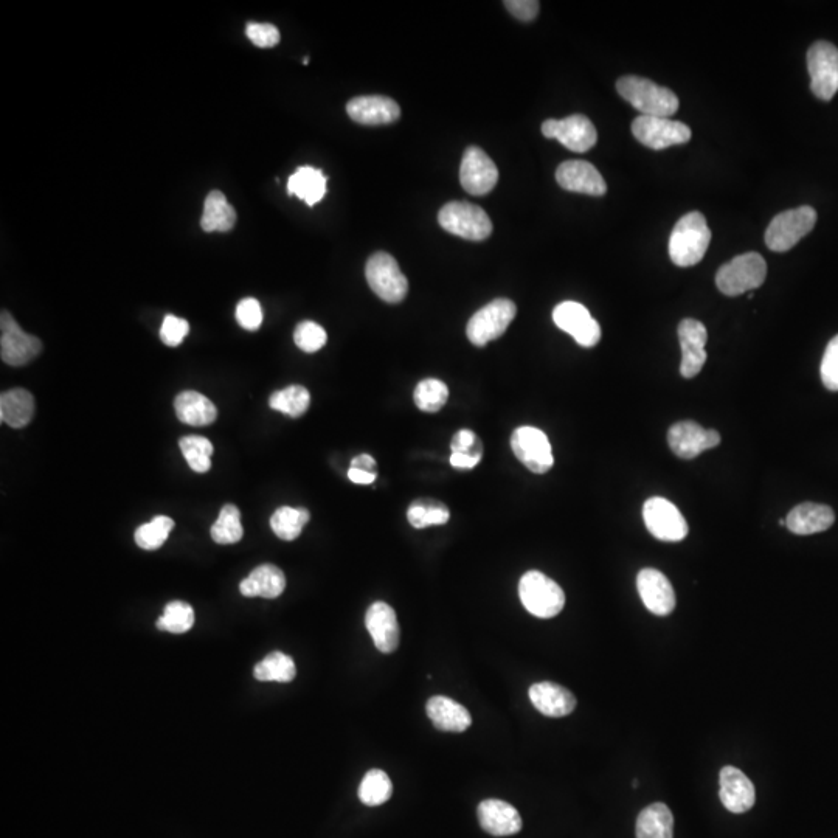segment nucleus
I'll return each mask as SVG.
<instances>
[{
  "mask_svg": "<svg viewBox=\"0 0 838 838\" xmlns=\"http://www.w3.org/2000/svg\"><path fill=\"white\" fill-rule=\"evenodd\" d=\"M711 241V230L702 213L691 212L682 216L669 238V257L679 267L699 264L705 257Z\"/></svg>",
  "mask_w": 838,
  "mask_h": 838,
  "instance_id": "1",
  "label": "nucleus"
},
{
  "mask_svg": "<svg viewBox=\"0 0 838 838\" xmlns=\"http://www.w3.org/2000/svg\"><path fill=\"white\" fill-rule=\"evenodd\" d=\"M617 91L645 117L669 118L679 111L677 95L646 78L634 75L620 78L617 81Z\"/></svg>",
  "mask_w": 838,
  "mask_h": 838,
  "instance_id": "2",
  "label": "nucleus"
},
{
  "mask_svg": "<svg viewBox=\"0 0 838 838\" xmlns=\"http://www.w3.org/2000/svg\"><path fill=\"white\" fill-rule=\"evenodd\" d=\"M519 596L523 607L534 617L548 620L556 617L565 606V593L558 582L544 573L531 570L519 582Z\"/></svg>",
  "mask_w": 838,
  "mask_h": 838,
  "instance_id": "3",
  "label": "nucleus"
},
{
  "mask_svg": "<svg viewBox=\"0 0 838 838\" xmlns=\"http://www.w3.org/2000/svg\"><path fill=\"white\" fill-rule=\"evenodd\" d=\"M767 277L766 260L756 252L744 253L717 271L716 286L728 297H738L762 286Z\"/></svg>",
  "mask_w": 838,
  "mask_h": 838,
  "instance_id": "4",
  "label": "nucleus"
},
{
  "mask_svg": "<svg viewBox=\"0 0 838 838\" xmlns=\"http://www.w3.org/2000/svg\"><path fill=\"white\" fill-rule=\"evenodd\" d=\"M817 224V212L809 205L775 216L767 227L766 244L773 252H787L809 235Z\"/></svg>",
  "mask_w": 838,
  "mask_h": 838,
  "instance_id": "5",
  "label": "nucleus"
},
{
  "mask_svg": "<svg viewBox=\"0 0 838 838\" xmlns=\"http://www.w3.org/2000/svg\"><path fill=\"white\" fill-rule=\"evenodd\" d=\"M438 222L446 232L468 241H485L492 233L488 213L469 202H449L443 205L438 213Z\"/></svg>",
  "mask_w": 838,
  "mask_h": 838,
  "instance_id": "6",
  "label": "nucleus"
},
{
  "mask_svg": "<svg viewBox=\"0 0 838 838\" xmlns=\"http://www.w3.org/2000/svg\"><path fill=\"white\" fill-rule=\"evenodd\" d=\"M370 288L384 302L401 303L409 292V281L406 275L399 269L398 261L385 252H376L371 255L365 267Z\"/></svg>",
  "mask_w": 838,
  "mask_h": 838,
  "instance_id": "7",
  "label": "nucleus"
},
{
  "mask_svg": "<svg viewBox=\"0 0 838 838\" xmlns=\"http://www.w3.org/2000/svg\"><path fill=\"white\" fill-rule=\"evenodd\" d=\"M517 308L508 298H497L485 308L475 312L466 326V336L475 347H485L492 340L499 339L516 317Z\"/></svg>",
  "mask_w": 838,
  "mask_h": 838,
  "instance_id": "8",
  "label": "nucleus"
},
{
  "mask_svg": "<svg viewBox=\"0 0 838 838\" xmlns=\"http://www.w3.org/2000/svg\"><path fill=\"white\" fill-rule=\"evenodd\" d=\"M807 67L815 97L832 100L838 92V49L831 42L818 41L807 52Z\"/></svg>",
  "mask_w": 838,
  "mask_h": 838,
  "instance_id": "9",
  "label": "nucleus"
},
{
  "mask_svg": "<svg viewBox=\"0 0 838 838\" xmlns=\"http://www.w3.org/2000/svg\"><path fill=\"white\" fill-rule=\"evenodd\" d=\"M511 449L517 460L534 474H545L555 465L550 440L536 427H519L511 437Z\"/></svg>",
  "mask_w": 838,
  "mask_h": 838,
  "instance_id": "10",
  "label": "nucleus"
},
{
  "mask_svg": "<svg viewBox=\"0 0 838 838\" xmlns=\"http://www.w3.org/2000/svg\"><path fill=\"white\" fill-rule=\"evenodd\" d=\"M646 528L658 541L680 542L688 536V523L677 506L663 497H652L643 506Z\"/></svg>",
  "mask_w": 838,
  "mask_h": 838,
  "instance_id": "11",
  "label": "nucleus"
},
{
  "mask_svg": "<svg viewBox=\"0 0 838 838\" xmlns=\"http://www.w3.org/2000/svg\"><path fill=\"white\" fill-rule=\"evenodd\" d=\"M42 351V342L38 337L22 331L21 326L11 317L10 312L2 311L0 317V356L11 367H22L32 362Z\"/></svg>",
  "mask_w": 838,
  "mask_h": 838,
  "instance_id": "12",
  "label": "nucleus"
},
{
  "mask_svg": "<svg viewBox=\"0 0 838 838\" xmlns=\"http://www.w3.org/2000/svg\"><path fill=\"white\" fill-rule=\"evenodd\" d=\"M632 134L641 145L651 149H666L669 146L683 145L690 142L691 129L682 122L671 118L640 117L632 123Z\"/></svg>",
  "mask_w": 838,
  "mask_h": 838,
  "instance_id": "13",
  "label": "nucleus"
},
{
  "mask_svg": "<svg viewBox=\"0 0 838 838\" xmlns=\"http://www.w3.org/2000/svg\"><path fill=\"white\" fill-rule=\"evenodd\" d=\"M547 139H556L573 153H587L596 145L598 134L586 115H570L564 120H547L542 125Z\"/></svg>",
  "mask_w": 838,
  "mask_h": 838,
  "instance_id": "14",
  "label": "nucleus"
},
{
  "mask_svg": "<svg viewBox=\"0 0 838 838\" xmlns=\"http://www.w3.org/2000/svg\"><path fill=\"white\" fill-rule=\"evenodd\" d=\"M499 181V170L491 157L478 146H469L461 160L460 182L469 194L485 196Z\"/></svg>",
  "mask_w": 838,
  "mask_h": 838,
  "instance_id": "15",
  "label": "nucleus"
},
{
  "mask_svg": "<svg viewBox=\"0 0 838 838\" xmlns=\"http://www.w3.org/2000/svg\"><path fill=\"white\" fill-rule=\"evenodd\" d=\"M553 322L564 333L570 334L581 347L592 348L600 342V323L590 316L589 309L581 303L564 302L556 306Z\"/></svg>",
  "mask_w": 838,
  "mask_h": 838,
  "instance_id": "16",
  "label": "nucleus"
},
{
  "mask_svg": "<svg viewBox=\"0 0 838 838\" xmlns=\"http://www.w3.org/2000/svg\"><path fill=\"white\" fill-rule=\"evenodd\" d=\"M671 451L683 460H693L702 452L710 451L721 444V435L713 429H703L694 421H680L668 432Z\"/></svg>",
  "mask_w": 838,
  "mask_h": 838,
  "instance_id": "17",
  "label": "nucleus"
},
{
  "mask_svg": "<svg viewBox=\"0 0 838 838\" xmlns=\"http://www.w3.org/2000/svg\"><path fill=\"white\" fill-rule=\"evenodd\" d=\"M680 348H682V364L680 374L685 379L696 378L707 362L708 333L707 328L699 320L685 319L679 325Z\"/></svg>",
  "mask_w": 838,
  "mask_h": 838,
  "instance_id": "18",
  "label": "nucleus"
},
{
  "mask_svg": "<svg viewBox=\"0 0 838 838\" xmlns=\"http://www.w3.org/2000/svg\"><path fill=\"white\" fill-rule=\"evenodd\" d=\"M637 589L646 609L657 617H666L676 607V593L660 570L643 568L637 576Z\"/></svg>",
  "mask_w": 838,
  "mask_h": 838,
  "instance_id": "19",
  "label": "nucleus"
},
{
  "mask_svg": "<svg viewBox=\"0 0 838 838\" xmlns=\"http://www.w3.org/2000/svg\"><path fill=\"white\" fill-rule=\"evenodd\" d=\"M556 181L564 190L573 193L604 196L607 191L606 181L592 163L584 160H568L561 163L556 171Z\"/></svg>",
  "mask_w": 838,
  "mask_h": 838,
  "instance_id": "20",
  "label": "nucleus"
},
{
  "mask_svg": "<svg viewBox=\"0 0 838 838\" xmlns=\"http://www.w3.org/2000/svg\"><path fill=\"white\" fill-rule=\"evenodd\" d=\"M365 626L373 638L374 646L382 654H392L398 649L401 629L393 607L382 601L371 604L365 615Z\"/></svg>",
  "mask_w": 838,
  "mask_h": 838,
  "instance_id": "21",
  "label": "nucleus"
},
{
  "mask_svg": "<svg viewBox=\"0 0 838 838\" xmlns=\"http://www.w3.org/2000/svg\"><path fill=\"white\" fill-rule=\"evenodd\" d=\"M719 784H721L719 797L727 811L733 814H744L755 806V786L738 767H724L719 775Z\"/></svg>",
  "mask_w": 838,
  "mask_h": 838,
  "instance_id": "22",
  "label": "nucleus"
},
{
  "mask_svg": "<svg viewBox=\"0 0 838 838\" xmlns=\"http://www.w3.org/2000/svg\"><path fill=\"white\" fill-rule=\"evenodd\" d=\"M353 122L365 126L390 125L401 117V108L395 100L382 95L356 97L347 104Z\"/></svg>",
  "mask_w": 838,
  "mask_h": 838,
  "instance_id": "23",
  "label": "nucleus"
},
{
  "mask_svg": "<svg viewBox=\"0 0 838 838\" xmlns=\"http://www.w3.org/2000/svg\"><path fill=\"white\" fill-rule=\"evenodd\" d=\"M478 823L494 837H508L522 829V818L516 807L502 800H485L478 804Z\"/></svg>",
  "mask_w": 838,
  "mask_h": 838,
  "instance_id": "24",
  "label": "nucleus"
},
{
  "mask_svg": "<svg viewBox=\"0 0 838 838\" xmlns=\"http://www.w3.org/2000/svg\"><path fill=\"white\" fill-rule=\"evenodd\" d=\"M528 694L534 708L547 717L568 716L576 708V697L573 696L572 691H568L558 683H534Z\"/></svg>",
  "mask_w": 838,
  "mask_h": 838,
  "instance_id": "25",
  "label": "nucleus"
},
{
  "mask_svg": "<svg viewBox=\"0 0 838 838\" xmlns=\"http://www.w3.org/2000/svg\"><path fill=\"white\" fill-rule=\"evenodd\" d=\"M834 511L818 503H801L795 506L786 517L787 530L798 536L823 533L834 525Z\"/></svg>",
  "mask_w": 838,
  "mask_h": 838,
  "instance_id": "26",
  "label": "nucleus"
},
{
  "mask_svg": "<svg viewBox=\"0 0 838 838\" xmlns=\"http://www.w3.org/2000/svg\"><path fill=\"white\" fill-rule=\"evenodd\" d=\"M426 711L432 724L441 731L463 733L472 724L471 713L451 697H430Z\"/></svg>",
  "mask_w": 838,
  "mask_h": 838,
  "instance_id": "27",
  "label": "nucleus"
},
{
  "mask_svg": "<svg viewBox=\"0 0 838 838\" xmlns=\"http://www.w3.org/2000/svg\"><path fill=\"white\" fill-rule=\"evenodd\" d=\"M286 589V576L272 564L260 565L239 584V592L246 598L275 600Z\"/></svg>",
  "mask_w": 838,
  "mask_h": 838,
  "instance_id": "28",
  "label": "nucleus"
},
{
  "mask_svg": "<svg viewBox=\"0 0 838 838\" xmlns=\"http://www.w3.org/2000/svg\"><path fill=\"white\" fill-rule=\"evenodd\" d=\"M174 409H176L179 421L188 424V426H210L218 418V409H216L215 404L202 393L191 392V390L177 395L176 401H174Z\"/></svg>",
  "mask_w": 838,
  "mask_h": 838,
  "instance_id": "29",
  "label": "nucleus"
},
{
  "mask_svg": "<svg viewBox=\"0 0 838 838\" xmlns=\"http://www.w3.org/2000/svg\"><path fill=\"white\" fill-rule=\"evenodd\" d=\"M35 398L24 388H13L0 396V419L13 429H22L32 421Z\"/></svg>",
  "mask_w": 838,
  "mask_h": 838,
  "instance_id": "30",
  "label": "nucleus"
},
{
  "mask_svg": "<svg viewBox=\"0 0 838 838\" xmlns=\"http://www.w3.org/2000/svg\"><path fill=\"white\" fill-rule=\"evenodd\" d=\"M637 838H672L674 817L665 803H654L645 807L637 818Z\"/></svg>",
  "mask_w": 838,
  "mask_h": 838,
  "instance_id": "31",
  "label": "nucleus"
},
{
  "mask_svg": "<svg viewBox=\"0 0 838 838\" xmlns=\"http://www.w3.org/2000/svg\"><path fill=\"white\" fill-rule=\"evenodd\" d=\"M235 208L227 201L221 191L215 190L208 194L204 202V215L201 227L204 232H230L235 226Z\"/></svg>",
  "mask_w": 838,
  "mask_h": 838,
  "instance_id": "32",
  "label": "nucleus"
},
{
  "mask_svg": "<svg viewBox=\"0 0 838 838\" xmlns=\"http://www.w3.org/2000/svg\"><path fill=\"white\" fill-rule=\"evenodd\" d=\"M288 190L308 205L322 201L326 193V177L314 167H300L289 177Z\"/></svg>",
  "mask_w": 838,
  "mask_h": 838,
  "instance_id": "33",
  "label": "nucleus"
},
{
  "mask_svg": "<svg viewBox=\"0 0 838 838\" xmlns=\"http://www.w3.org/2000/svg\"><path fill=\"white\" fill-rule=\"evenodd\" d=\"M253 676L260 682H292L297 676L294 660L283 652H272L261 660L255 669Z\"/></svg>",
  "mask_w": 838,
  "mask_h": 838,
  "instance_id": "34",
  "label": "nucleus"
},
{
  "mask_svg": "<svg viewBox=\"0 0 838 838\" xmlns=\"http://www.w3.org/2000/svg\"><path fill=\"white\" fill-rule=\"evenodd\" d=\"M309 511L305 508H292V506H281L272 514L271 528L283 541H295L306 523L309 522Z\"/></svg>",
  "mask_w": 838,
  "mask_h": 838,
  "instance_id": "35",
  "label": "nucleus"
},
{
  "mask_svg": "<svg viewBox=\"0 0 838 838\" xmlns=\"http://www.w3.org/2000/svg\"><path fill=\"white\" fill-rule=\"evenodd\" d=\"M393 795V784L390 776L381 769H373L364 776L359 786V800L365 806H381L387 803Z\"/></svg>",
  "mask_w": 838,
  "mask_h": 838,
  "instance_id": "36",
  "label": "nucleus"
},
{
  "mask_svg": "<svg viewBox=\"0 0 838 838\" xmlns=\"http://www.w3.org/2000/svg\"><path fill=\"white\" fill-rule=\"evenodd\" d=\"M309 404H311V395L302 385H291V387L284 388L280 392H275L269 399L271 409L291 416V418H300V416L305 415L308 412Z\"/></svg>",
  "mask_w": 838,
  "mask_h": 838,
  "instance_id": "37",
  "label": "nucleus"
},
{
  "mask_svg": "<svg viewBox=\"0 0 838 838\" xmlns=\"http://www.w3.org/2000/svg\"><path fill=\"white\" fill-rule=\"evenodd\" d=\"M449 508L444 503L435 500H418L410 505L407 511V519L410 525L418 530L433 527V525H444L449 522Z\"/></svg>",
  "mask_w": 838,
  "mask_h": 838,
  "instance_id": "38",
  "label": "nucleus"
},
{
  "mask_svg": "<svg viewBox=\"0 0 838 838\" xmlns=\"http://www.w3.org/2000/svg\"><path fill=\"white\" fill-rule=\"evenodd\" d=\"M212 539L216 544L232 545L241 541L244 536L243 525H241V513L232 503L224 505L218 519L213 523Z\"/></svg>",
  "mask_w": 838,
  "mask_h": 838,
  "instance_id": "39",
  "label": "nucleus"
},
{
  "mask_svg": "<svg viewBox=\"0 0 838 838\" xmlns=\"http://www.w3.org/2000/svg\"><path fill=\"white\" fill-rule=\"evenodd\" d=\"M182 454L188 466L198 474H205L212 468L213 444L204 437H184L179 441Z\"/></svg>",
  "mask_w": 838,
  "mask_h": 838,
  "instance_id": "40",
  "label": "nucleus"
},
{
  "mask_svg": "<svg viewBox=\"0 0 838 838\" xmlns=\"http://www.w3.org/2000/svg\"><path fill=\"white\" fill-rule=\"evenodd\" d=\"M194 626V610L184 601H171L165 606L162 617L157 620V629L170 634H185Z\"/></svg>",
  "mask_w": 838,
  "mask_h": 838,
  "instance_id": "41",
  "label": "nucleus"
},
{
  "mask_svg": "<svg viewBox=\"0 0 838 838\" xmlns=\"http://www.w3.org/2000/svg\"><path fill=\"white\" fill-rule=\"evenodd\" d=\"M174 528V520L167 516L154 517L151 522L137 528L134 539L140 548L146 551L159 550Z\"/></svg>",
  "mask_w": 838,
  "mask_h": 838,
  "instance_id": "42",
  "label": "nucleus"
},
{
  "mask_svg": "<svg viewBox=\"0 0 838 838\" xmlns=\"http://www.w3.org/2000/svg\"><path fill=\"white\" fill-rule=\"evenodd\" d=\"M449 388L438 379H424L415 388V404L419 410L437 413L446 406Z\"/></svg>",
  "mask_w": 838,
  "mask_h": 838,
  "instance_id": "43",
  "label": "nucleus"
},
{
  "mask_svg": "<svg viewBox=\"0 0 838 838\" xmlns=\"http://www.w3.org/2000/svg\"><path fill=\"white\" fill-rule=\"evenodd\" d=\"M294 340L295 345L305 353H317L325 347L328 336H326V331L322 326L317 325L316 322L306 320L295 328Z\"/></svg>",
  "mask_w": 838,
  "mask_h": 838,
  "instance_id": "44",
  "label": "nucleus"
},
{
  "mask_svg": "<svg viewBox=\"0 0 838 838\" xmlns=\"http://www.w3.org/2000/svg\"><path fill=\"white\" fill-rule=\"evenodd\" d=\"M821 381L829 392H838V336H835L826 347L825 356L821 361Z\"/></svg>",
  "mask_w": 838,
  "mask_h": 838,
  "instance_id": "45",
  "label": "nucleus"
},
{
  "mask_svg": "<svg viewBox=\"0 0 838 838\" xmlns=\"http://www.w3.org/2000/svg\"><path fill=\"white\" fill-rule=\"evenodd\" d=\"M236 320L247 331H257L263 323V309L255 298H244L236 306Z\"/></svg>",
  "mask_w": 838,
  "mask_h": 838,
  "instance_id": "46",
  "label": "nucleus"
},
{
  "mask_svg": "<svg viewBox=\"0 0 838 838\" xmlns=\"http://www.w3.org/2000/svg\"><path fill=\"white\" fill-rule=\"evenodd\" d=\"M190 333V325L181 317L167 316L160 328V339L167 347H179Z\"/></svg>",
  "mask_w": 838,
  "mask_h": 838,
  "instance_id": "47",
  "label": "nucleus"
},
{
  "mask_svg": "<svg viewBox=\"0 0 838 838\" xmlns=\"http://www.w3.org/2000/svg\"><path fill=\"white\" fill-rule=\"evenodd\" d=\"M246 35L250 41L261 49H269V47L277 46L280 42V32L278 28L272 24H258V22H250L246 27Z\"/></svg>",
  "mask_w": 838,
  "mask_h": 838,
  "instance_id": "48",
  "label": "nucleus"
},
{
  "mask_svg": "<svg viewBox=\"0 0 838 838\" xmlns=\"http://www.w3.org/2000/svg\"><path fill=\"white\" fill-rule=\"evenodd\" d=\"M452 454H482V444L472 430L463 429L455 435L451 444Z\"/></svg>",
  "mask_w": 838,
  "mask_h": 838,
  "instance_id": "49",
  "label": "nucleus"
},
{
  "mask_svg": "<svg viewBox=\"0 0 838 838\" xmlns=\"http://www.w3.org/2000/svg\"><path fill=\"white\" fill-rule=\"evenodd\" d=\"M505 7L513 14L514 18L523 22H531L539 14L541 4L536 0H508V2H505Z\"/></svg>",
  "mask_w": 838,
  "mask_h": 838,
  "instance_id": "50",
  "label": "nucleus"
},
{
  "mask_svg": "<svg viewBox=\"0 0 838 838\" xmlns=\"http://www.w3.org/2000/svg\"><path fill=\"white\" fill-rule=\"evenodd\" d=\"M482 454H452L451 465L457 469H472L480 463Z\"/></svg>",
  "mask_w": 838,
  "mask_h": 838,
  "instance_id": "51",
  "label": "nucleus"
},
{
  "mask_svg": "<svg viewBox=\"0 0 838 838\" xmlns=\"http://www.w3.org/2000/svg\"><path fill=\"white\" fill-rule=\"evenodd\" d=\"M351 468L354 469H361V471L371 472V474H376V469H378V463L374 460L371 455L362 454L359 457L354 458L351 461Z\"/></svg>",
  "mask_w": 838,
  "mask_h": 838,
  "instance_id": "52",
  "label": "nucleus"
},
{
  "mask_svg": "<svg viewBox=\"0 0 838 838\" xmlns=\"http://www.w3.org/2000/svg\"><path fill=\"white\" fill-rule=\"evenodd\" d=\"M376 477H378V474H371V472L361 471V469L350 468V471H348V478L356 485H371Z\"/></svg>",
  "mask_w": 838,
  "mask_h": 838,
  "instance_id": "53",
  "label": "nucleus"
}]
</instances>
